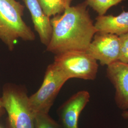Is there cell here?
Returning a JSON list of instances; mask_svg holds the SVG:
<instances>
[{"mask_svg":"<svg viewBox=\"0 0 128 128\" xmlns=\"http://www.w3.org/2000/svg\"><path fill=\"white\" fill-rule=\"evenodd\" d=\"M85 2L70 6L51 18L52 32L46 51L58 55L69 51H86L97 30Z\"/></svg>","mask_w":128,"mask_h":128,"instance_id":"6da1fadb","label":"cell"},{"mask_svg":"<svg viewBox=\"0 0 128 128\" xmlns=\"http://www.w3.org/2000/svg\"><path fill=\"white\" fill-rule=\"evenodd\" d=\"M24 6L16 0H0V40L10 51L18 39L34 41L35 35L23 20Z\"/></svg>","mask_w":128,"mask_h":128,"instance_id":"7a4b0ae2","label":"cell"},{"mask_svg":"<svg viewBox=\"0 0 128 128\" xmlns=\"http://www.w3.org/2000/svg\"><path fill=\"white\" fill-rule=\"evenodd\" d=\"M28 98L23 86L11 83L4 86L1 98L8 114L7 128H35Z\"/></svg>","mask_w":128,"mask_h":128,"instance_id":"3957f363","label":"cell"},{"mask_svg":"<svg viewBox=\"0 0 128 128\" xmlns=\"http://www.w3.org/2000/svg\"><path fill=\"white\" fill-rule=\"evenodd\" d=\"M68 80L54 63L48 66L41 86L28 98L34 116L38 114H48L60 90Z\"/></svg>","mask_w":128,"mask_h":128,"instance_id":"277c9868","label":"cell"},{"mask_svg":"<svg viewBox=\"0 0 128 128\" xmlns=\"http://www.w3.org/2000/svg\"><path fill=\"white\" fill-rule=\"evenodd\" d=\"M53 63L69 79L94 80L98 70L97 60L86 51H69L56 55Z\"/></svg>","mask_w":128,"mask_h":128,"instance_id":"5b68a950","label":"cell"},{"mask_svg":"<svg viewBox=\"0 0 128 128\" xmlns=\"http://www.w3.org/2000/svg\"><path fill=\"white\" fill-rule=\"evenodd\" d=\"M86 52L102 66H108L119 61V36L110 33L97 32Z\"/></svg>","mask_w":128,"mask_h":128,"instance_id":"8992f818","label":"cell"},{"mask_svg":"<svg viewBox=\"0 0 128 128\" xmlns=\"http://www.w3.org/2000/svg\"><path fill=\"white\" fill-rule=\"evenodd\" d=\"M106 76L115 89V102L120 110H128V64L117 61L107 66Z\"/></svg>","mask_w":128,"mask_h":128,"instance_id":"52a82bcc","label":"cell"},{"mask_svg":"<svg viewBox=\"0 0 128 128\" xmlns=\"http://www.w3.org/2000/svg\"><path fill=\"white\" fill-rule=\"evenodd\" d=\"M87 91H80L74 94L60 107L58 114L62 128H78L79 116L90 101Z\"/></svg>","mask_w":128,"mask_h":128,"instance_id":"ba28073f","label":"cell"},{"mask_svg":"<svg viewBox=\"0 0 128 128\" xmlns=\"http://www.w3.org/2000/svg\"><path fill=\"white\" fill-rule=\"evenodd\" d=\"M29 10L35 30L41 43L46 46L50 40L52 32L51 18L43 12L38 0H23Z\"/></svg>","mask_w":128,"mask_h":128,"instance_id":"9c48e42d","label":"cell"},{"mask_svg":"<svg viewBox=\"0 0 128 128\" xmlns=\"http://www.w3.org/2000/svg\"><path fill=\"white\" fill-rule=\"evenodd\" d=\"M94 26L97 32L110 33L118 36L128 32V12L123 10L117 16H98Z\"/></svg>","mask_w":128,"mask_h":128,"instance_id":"30bf717a","label":"cell"},{"mask_svg":"<svg viewBox=\"0 0 128 128\" xmlns=\"http://www.w3.org/2000/svg\"><path fill=\"white\" fill-rule=\"evenodd\" d=\"M46 15L51 18L62 14L67 6L65 0H38Z\"/></svg>","mask_w":128,"mask_h":128,"instance_id":"8fae6325","label":"cell"},{"mask_svg":"<svg viewBox=\"0 0 128 128\" xmlns=\"http://www.w3.org/2000/svg\"><path fill=\"white\" fill-rule=\"evenodd\" d=\"M124 0H86L89 6L98 14V16L105 15L108 10Z\"/></svg>","mask_w":128,"mask_h":128,"instance_id":"7c38bea8","label":"cell"},{"mask_svg":"<svg viewBox=\"0 0 128 128\" xmlns=\"http://www.w3.org/2000/svg\"><path fill=\"white\" fill-rule=\"evenodd\" d=\"M35 128H62L60 123L52 119L48 114H38L35 115Z\"/></svg>","mask_w":128,"mask_h":128,"instance_id":"4fadbf2b","label":"cell"},{"mask_svg":"<svg viewBox=\"0 0 128 128\" xmlns=\"http://www.w3.org/2000/svg\"><path fill=\"white\" fill-rule=\"evenodd\" d=\"M119 36L120 43L119 61L128 64V32Z\"/></svg>","mask_w":128,"mask_h":128,"instance_id":"5bb4252c","label":"cell"},{"mask_svg":"<svg viewBox=\"0 0 128 128\" xmlns=\"http://www.w3.org/2000/svg\"><path fill=\"white\" fill-rule=\"evenodd\" d=\"M5 110L3 105L2 98H0V118H1L5 113Z\"/></svg>","mask_w":128,"mask_h":128,"instance_id":"9a60e30c","label":"cell"},{"mask_svg":"<svg viewBox=\"0 0 128 128\" xmlns=\"http://www.w3.org/2000/svg\"><path fill=\"white\" fill-rule=\"evenodd\" d=\"M122 116L124 119H128V110H124Z\"/></svg>","mask_w":128,"mask_h":128,"instance_id":"2e32d148","label":"cell"},{"mask_svg":"<svg viewBox=\"0 0 128 128\" xmlns=\"http://www.w3.org/2000/svg\"><path fill=\"white\" fill-rule=\"evenodd\" d=\"M65 1H66L67 6L68 7L71 6V2H72V0H65Z\"/></svg>","mask_w":128,"mask_h":128,"instance_id":"e0dca14e","label":"cell"},{"mask_svg":"<svg viewBox=\"0 0 128 128\" xmlns=\"http://www.w3.org/2000/svg\"></svg>","mask_w":128,"mask_h":128,"instance_id":"ac0fdd59","label":"cell"}]
</instances>
